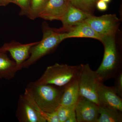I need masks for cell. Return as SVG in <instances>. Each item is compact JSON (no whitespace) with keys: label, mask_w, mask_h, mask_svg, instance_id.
Here are the masks:
<instances>
[{"label":"cell","mask_w":122,"mask_h":122,"mask_svg":"<svg viewBox=\"0 0 122 122\" xmlns=\"http://www.w3.org/2000/svg\"><path fill=\"white\" fill-rule=\"evenodd\" d=\"M102 43L104 46L103 59L95 72L99 81L103 82L115 78L122 70L116 44L115 35L103 37Z\"/></svg>","instance_id":"cell-2"},{"label":"cell","mask_w":122,"mask_h":122,"mask_svg":"<svg viewBox=\"0 0 122 122\" xmlns=\"http://www.w3.org/2000/svg\"><path fill=\"white\" fill-rule=\"evenodd\" d=\"M75 107L68 108L60 106L57 110V113L60 122H66L71 112Z\"/></svg>","instance_id":"cell-20"},{"label":"cell","mask_w":122,"mask_h":122,"mask_svg":"<svg viewBox=\"0 0 122 122\" xmlns=\"http://www.w3.org/2000/svg\"><path fill=\"white\" fill-rule=\"evenodd\" d=\"M38 42L22 44L12 41L4 44L0 48V51L4 52H9L16 63L18 70L20 71L22 69V64L29 57L30 49Z\"/></svg>","instance_id":"cell-7"},{"label":"cell","mask_w":122,"mask_h":122,"mask_svg":"<svg viewBox=\"0 0 122 122\" xmlns=\"http://www.w3.org/2000/svg\"><path fill=\"white\" fill-rule=\"evenodd\" d=\"M43 37L41 41L33 46L29 57L22 65V68H28L42 57L52 51L63 40L62 33L50 28L47 24L42 25Z\"/></svg>","instance_id":"cell-4"},{"label":"cell","mask_w":122,"mask_h":122,"mask_svg":"<svg viewBox=\"0 0 122 122\" xmlns=\"http://www.w3.org/2000/svg\"><path fill=\"white\" fill-rule=\"evenodd\" d=\"M102 0L106 2V3H109V2H110L111 0Z\"/></svg>","instance_id":"cell-25"},{"label":"cell","mask_w":122,"mask_h":122,"mask_svg":"<svg viewBox=\"0 0 122 122\" xmlns=\"http://www.w3.org/2000/svg\"></svg>","instance_id":"cell-26"},{"label":"cell","mask_w":122,"mask_h":122,"mask_svg":"<svg viewBox=\"0 0 122 122\" xmlns=\"http://www.w3.org/2000/svg\"><path fill=\"white\" fill-rule=\"evenodd\" d=\"M66 122H77L76 120L75 109L72 111Z\"/></svg>","instance_id":"cell-23"},{"label":"cell","mask_w":122,"mask_h":122,"mask_svg":"<svg viewBox=\"0 0 122 122\" xmlns=\"http://www.w3.org/2000/svg\"><path fill=\"white\" fill-rule=\"evenodd\" d=\"M99 106L122 112V99L116 93L113 86H107L99 82L97 89Z\"/></svg>","instance_id":"cell-10"},{"label":"cell","mask_w":122,"mask_h":122,"mask_svg":"<svg viewBox=\"0 0 122 122\" xmlns=\"http://www.w3.org/2000/svg\"><path fill=\"white\" fill-rule=\"evenodd\" d=\"M64 87L31 82L27 85L24 95L46 120L48 113L56 111L60 106Z\"/></svg>","instance_id":"cell-1"},{"label":"cell","mask_w":122,"mask_h":122,"mask_svg":"<svg viewBox=\"0 0 122 122\" xmlns=\"http://www.w3.org/2000/svg\"><path fill=\"white\" fill-rule=\"evenodd\" d=\"M31 0H12V3L17 5L20 9V16L29 17Z\"/></svg>","instance_id":"cell-19"},{"label":"cell","mask_w":122,"mask_h":122,"mask_svg":"<svg viewBox=\"0 0 122 122\" xmlns=\"http://www.w3.org/2000/svg\"><path fill=\"white\" fill-rule=\"evenodd\" d=\"M18 71L15 62L9 57L6 53L0 51V79L11 80Z\"/></svg>","instance_id":"cell-15"},{"label":"cell","mask_w":122,"mask_h":122,"mask_svg":"<svg viewBox=\"0 0 122 122\" xmlns=\"http://www.w3.org/2000/svg\"><path fill=\"white\" fill-rule=\"evenodd\" d=\"M99 82L96 72L91 69L88 63L81 64V69L78 78L80 96L99 106L97 93Z\"/></svg>","instance_id":"cell-5"},{"label":"cell","mask_w":122,"mask_h":122,"mask_svg":"<svg viewBox=\"0 0 122 122\" xmlns=\"http://www.w3.org/2000/svg\"><path fill=\"white\" fill-rule=\"evenodd\" d=\"M79 96L78 78L64 87L60 106L68 108L75 107Z\"/></svg>","instance_id":"cell-14"},{"label":"cell","mask_w":122,"mask_h":122,"mask_svg":"<svg viewBox=\"0 0 122 122\" xmlns=\"http://www.w3.org/2000/svg\"><path fill=\"white\" fill-rule=\"evenodd\" d=\"M48 0H31L30 14V20H34L38 18Z\"/></svg>","instance_id":"cell-18"},{"label":"cell","mask_w":122,"mask_h":122,"mask_svg":"<svg viewBox=\"0 0 122 122\" xmlns=\"http://www.w3.org/2000/svg\"><path fill=\"white\" fill-rule=\"evenodd\" d=\"M73 6L84 11L86 13L92 14L96 6L98 0H68Z\"/></svg>","instance_id":"cell-17"},{"label":"cell","mask_w":122,"mask_h":122,"mask_svg":"<svg viewBox=\"0 0 122 122\" xmlns=\"http://www.w3.org/2000/svg\"><path fill=\"white\" fill-rule=\"evenodd\" d=\"M96 7L100 11H105L107 9V3L102 0H98V1L96 3Z\"/></svg>","instance_id":"cell-22"},{"label":"cell","mask_w":122,"mask_h":122,"mask_svg":"<svg viewBox=\"0 0 122 122\" xmlns=\"http://www.w3.org/2000/svg\"><path fill=\"white\" fill-rule=\"evenodd\" d=\"M115 85L113 86L116 93L120 97H122V71L118 73L115 76Z\"/></svg>","instance_id":"cell-21"},{"label":"cell","mask_w":122,"mask_h":122,"mask_svg":"<svg viewBox=\"0 0 122 122\" xmlns=\"http://www.w3.org/2000/svg\"><path fill=\"white\" fill-rule=\"evenodd\" d=\"M69 0H48L38 17L47 20H61L69 6Z\"/></svg>","instance_id":"cell-11"},{"label":"cell","mask_w":122,"mask_h":122,"mask_svg":"<svg viewBox=\"0 0 122 122\" xmlns=\"http://www.w3.org/2000/svg\"><path fill=\"white\" fill-rule=\"evenodd\" d=\"M62 36L63 40L73 37L91 38L100 41L102 38L84 21L69 29L67 32L62 33Z\"/></svg>","instance_id":"cell-13"},{"label":"cell","mask_w":122,"mask_h":122,"mask_svg":"<svg viewBox=\"0 0 122 122\" xmlns=\"http://www.w3.org/2000/svg\"><path fill=\"white\" fill-rule=\"evenodd\" d=\"M92 14H89L77 8L69 2L68 10L61 21L62 22V28L58 29L60 32L67 30L73 26L83 22Z\"/></svg>","instance_id":"cell-12"},{"label":"cell","mask_w":122,"mask_h":122,"mask_svg":"<svg viewBox=\"0 0 122 122\" xmlns=\"http://www.w3.org/2000/svg\"><path fill=\"white\" fill-rule=\"evenodd\" d=\"M98 112L99 116L96 122H122L121 112L99 106Z\"/></svg>","instance_id":"cell-16"},{"label":"cell","mask_w":122,"mask_h":122,"mask_svg":"<svg viewBox=\"0 0 122 122\" xmlns=\"http://www.w3.org/2000/svg\"><path fill=\"white\" fill-rule=\"evenodd\" d=\"M15 115L20 122H46L24 94L19 97Z\"/></svg>","instance_id":"cell-9"},{"label":"cell","mask_w":122,"mask_h":122,"mask_svg":"<svg viewBox=\"0 0 122 122\" xmlns=\"http://www.w3.org/2000/svg\"><path fill=\"white\" fill-rule=\"evenodd\" d=\"M81 69V64L70 66L56 63L47 67L44 73L35 83L50 84L64 87L77 79Z\"/></svg>","instance_id":"cell-3"},{"label":"cell","mask_w":122,"mask_h":122,"mask_svg":"<svg viewBox=\"0 0 122 122\" xmlns=\"http://www.w3.org/2000/svg\"><path fill=\"white\" fill-rule=\"evenodd\" d=\"M102 37L115 35L119 20L115 14H106L97 17L92 15L84 20Z\"/></svg>","instance_id":"cell-6"},{"label":"cell","mask_w":122,"mask_h":122,"mask_svg":"<svg viewBox=\"0 0 122 122\" xmlns=\"http://www.w3.org/2000/svg\"><path fill=\"white\" fill-rule=\"evenodd\" d=\"M10 3H12V0H0V7L7 6Z\"/></svg>","instance_id":"cell-24"},{"label":"cell","mask_w":122,"mask_h":122,"mask_svg":"<svg viewBox=\"0 0 122 122\" xmlns=\"http://www.w3.org/2000/svg\"><path fill=\"white\" fill-rule=\"evenodd\" d=\"M99 105L84 97L79 96L75 107L77 122H96L99 116Z\"/></svg>","instance_id":"cell-8"}]
</instances>
